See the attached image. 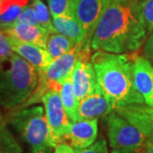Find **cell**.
Returning a JSON list of instances; mask_svg holds the SVG:
<instances>
[{
  "label": "cell",
  "mask_w": 153,
  "mask_h": 153,
  "mask_svg": "<svg viewBox=\"0 0 153 153\" xmlns=\"http://www.w3.org/2000/svg\"><path fill=\"white\" fill-rule=\"evenodd\" d=\"M146 35L136 0H111L95 28L91 49L129 54L141 47Z\"/></svg>",
  "instance_id": "cell-1"
},
{
  "label": "cell",
  "mask_w": 153,
  "mask_h": 153,
  "mask_svg": "<svg viewBox=\"0 0 153 153\" xmlns=\"http://www.w3.org/2000/svg\"><path fill=\"white\" fill-rule=\"evenodd\" d=\"M32 6L38 15L39 26L48 31L49 34L56 33L53 27V20H51V13L44 2L41 0H33Z\"/></svg>",
  "instance_id": "cell-19"
},
{
  "label": "cell",
  "mask_w": 153,
  "mask_h": 153,
  "mask_svg": "<svg viewBox=\"0 0 153 153\" xmlns=\"http://www.w3.org/2000/svg\"><path fill=\"white\" fill-rule=\"evenodd\" d=\"M55 153H75V150L68 144L62 142L55 146Z\"/></svg>",
  "instance_id": "cell-26"
},
{
  "label": "cell",
  "mask_w": 153,
  "mask_h": 153,
  "mask_svg": "<svg viewBox=\"0 0 153 153\" xmlns=\"http://www.w3.org/2000/svg\"><path fill=\"white\" fill-rule=\"evenodd\" d=\"M28 0H1L0 3V28L16 22L20 14Z\"/></svg>",
  "instance_id": "cell-15"
},
{
  "label": "cell",
  "mask_w": 153,
  "mask_h": 153,
  "mask_svg": "<svg viewBox=\"0 0 153 153\" xmlns=\"http://www.w3.org/2000/svg\"><path fill=\"white\" fill-rule=\"evenodd\" d=\"M76 45L70 38L59 33H50L47 40V50L53 60L69 52Z\"/></svg>",
  "instance_id": "cell-17"
},
{
  "label": "cell",
  "mask_w": 153,
  "mask_h": 153,
  "mask_svg": "<svg viewBox=\"0 0 153 153\" xmlns=\"http://www.w3.org/2000/svg\"><path fill=\"white\" fill-rule=\"evenodd\" d=\"M111 0H72V16L85 32V44L91 46L95 28Z\"/></svg>",
  "instance_id": "cell-7"
},
{
  "label": "cell",
  "mask_w": 153,
  "mask_h": 153,
  "mask_svg": "<svg viewBox=\"0 0 153 153\" xmlns=\"http://www.w3.org/2000/svg\"><path fill=\"white\" fill-rule=\"evenodd\" d=\"M134 80L145 104L153 107V66L146 57L134 58Z\"/></svg>",
  "instance_id": "cell-11"
},
{
  "label": "cell",
  "mask_w": 153,
  "mask_h": 153,
  "mask_svg": "<svg viewBox=\"0 0 153 153\" xmlns=\"http://www.w3.org/2000/svg\"><path fill=\"white\" fill-rule=\"evenodd\" d=\"M0 3H1V0H0Z\"/></svg>",
  "instance_id": "cell-29"
},
{
  "label": "cell",
  "mask_w": 153,
  "mask_h": 153,
  "mask_svg": "<svg viewBox=\"0 0 153 153\" xmlns=\"http://www.w3.org/2000/svg\"><path fill=\"white\" fill-rule=\"evenodd\" d=\"M0 153H22V148L4 124L0 123Z\"/></svg>",
  "instance_id": "cell-18"
},
{
  "label": "cell",
  "mask_w": 153,
  "mask_h": 153,
  "mask_svg": "<svg viewBox=\"0 0 153 153\" xmlns=\"http://www.w3.org/2000/svg\"><path fill=\"white\" fill-rule=\"evenodd\" d=\"M53 27L55 32L70 38L75 44L85 41V32L73 16H60L53 18Z\"/></svg>",
  "instance_id": "cell-14"
},
{
  "label": "cell",
  "mask_w": 153,
  "mask_h": 153,
  "mask_svg": "<svg viewBox=\"0 0 153 153\" xmlns=\"http://www.w3.org/2000/svg\"><path fill=\"white\" fill-rule=\"evenodd\" d=\"M71 1L72 0H48L52 17L73 16L71 12Z\"/></svg>",
  "instance_id": "cell-20"
},
{
  "label": "cell",
  "mask_w": 153,
  "mask_h": 153,
  "mask_svg": "<svg viewBox=\"0 0 153 153\" xmlns=\"http://www.w3.org/2000/svg\"><path fill=\"white\" fill-rule=\"evenodd\" d=\"M74 150L75 153H109L107 142L104 138L97 140L88 147Z\"/></svg>",
  "instance_id": "cell-23"
},
{
  "label": "cell",
  "mask_w": 153,
  "mask_h": 153,
  "mask_svg": "<svg viewBox=\"0 0 153 153\" xmlns=\"http://www.w3.org/2000/svg\"><path fill=\"white\" fill-rule=\"evenodd\" d=\"M98 134V119H85L71 123L67 135L73 149H83L94 143Z\"/></svg>",
  "instance_id": "cell-12"
},
{
  "label": "cell",
  "mask_w": 153,
  "mask_h": 153,
  "mask_svg": "<svg viewBox=\"0 0 153 153\" xmlns=\"http://www.w3.org/2000/svg\"><path fill=\"white\" fill-rule=\"evenodd\" d=\"M152 140H153V136H152Z\"/></svg>",
  "instance_id": "cell-28"
},
{
  "label": "cell",
  "mask_w": 153,
  "mask_h": 153,
  "mask_svg": "<svg viewBox=\"0 0 153 153\" xmlns=\"http://www.w3.org/2000/svg\"><path fill=\"white\" fill-rule=\"evenodd\" d=\"M16 22L27 24V25H32V26L39 25L38 15L32 4L25 6V8L22 10V13L18 17Z\"/></svg>",
  "instance_id": "cell-22"
},
{
  "label": "cell",
  "mask_w": 153,
  "mask_h": 153,
  "mask_svg": "<svg viewBox=\"0 0 153 153\" xmlns=\"http://www.w3.org/2000/svg\"><path fill=\"white\" fill-rule=\"evenodd\" d=\"M146 153H153V140H150Z\"/></svg>",
  "instance_id": "cell-27"
},
{
  "label": "cell",
  "mask_w": 153,
  "mask_h": 153,
  "mask_svg": "<svg viewBox=\"0 0 153 153\" xmlns=\"http://www.w3.org/2000/svg\"><path fill=\"white\" fill-rule=\"evenodd\" d=\"M140 10L147 33L152 34L153 33V0H144L140 3Z\"/></svg>",
  "instance_id": "cell-21"
},
{
  "label": "cell",
  "mask_w": 153,
  "mask_h": 153,
  "mask_svg": "<svg viewBox=\"0 0 153 153\" xmlns=\"http://www.w3.org/2000/svg\"><path fill=\"white\" fill-rule=\"evenodd\" d=\"M60 83H61V88L60 90V95L62 104L64 105V108L71 122L72 123L76 122L78 121L77 110H78L79 100H77L73 91L71 76L67 77Z\"/></svg>",
  "instance_id": "cell-16"
},
{
  "label": "cell",
  "mask_w": 153,
  "mask_h": 153,
  "mask_svg": "<svg viewBox=\"0 0 153 153\" xmlns=\"http://www.w3.org/2000/svg\"><path fill=\"white\" fill-rule=\"evenodd\" d=\"M113 111L114 109L108 99L98 86L93 93L79 100L77 110L78 121L105 117Z\"/></svg>",
  "instance_id": "cell-9"
},
{
  "label": "cell",
  "mask_w": 153,
  "mask_h": 153,
  "mask_svg": "<svg viewBox=\"0 0 153 153\" xmlns=\"http://www.w3.org/2000/svg\"><path fill=\"white\" fill-rule=\"evenodd\" d=\"M7 36L16 38L21 41L36 44L47 49V40L49 33L41 26H32L15 22L14 24L0 28Z\"/></svg>",
  "instance_id": "cell-13"
},
{
  "label": "cell",
  "mask_w": 153,
  "mask_h": 153,
  "mask_svg": "<svg viewBox=\"0 0 153 153\" xmlns=\"http://www.w3.org/2000/svg\"><path fill=\"white\" fill-rule=\"evenodd\" d=\"M8 38L13 51L33 65L38 73L44 71L53 61V58L50 56L47 49L36 44L23 42L13 37L8 36Z\"/></svg>",
  "instance_id": "cell-10"
},
{
  "label": "cell",
  "mask_w": 153,
  "mask_h": 153,
  "mask_svg": "<svg viewBox=\"0 0 153 153\" xmlns=\"http://www.w3.org/2000/svg\"><path fill=\"white\" fill-rule=\"evenodd\" d=\"M144 55L153 66V33L151 34L144 46Z\"/></svg>",
  "instance_id": "cell-25"
},
{
  "label": "cell",
  "mask_w": 153,
  "mask_h": 153,
  "mask_svg": "<svg viewBox=\"0 0 153 153\" xmlns=\"http://www.w3.org/2000/svg\"><path fill=\"white\" fill-rule=\"evenodd\" d=\"M14 53L8 36L0 29V60L7 59Z\"/></svg>",
  "instance_id": "cell-24"
},
{
  "label": "cell",
  "mask_w": 153,
  "mask_h": 153,
  "mask_svg": "<svg viewBox=\"0 0 153 153\" xmlns=\"http://www.w3.org/2000/svg\"><path fill=\"white\" fill-rule=\"evenodd\" d=\"M105 117L111 153H146L150 139L145 134L115 111Z\"/></svg>",
  "instance_id": "cell-5"
},
{
  "label": "cell",
  "mask_w": 153,
  "mask_h": 153,
  "mask_svg": "<svg viewBox=\"0 0 153 153\" xmlns=\"http://www.w3.org/2000/svg\"><path fill=\"white\" fill-rule=\"evenodd\" d=\"M9 121L30 146L32 153H48L55 148L43 106L16 109L9 117Z\"/></svg>",
  "instance_id": "cell-4"
},
{
  "label": "cell",
  "mask_w": 153,
  "mask_h": 153,
  "mask_svg": "<svg viewBox=\"0 0 153 153\" xmlns=\"http://www.w3.org/2000/svg\"><path fill=\"white\" fill-rule=\"evenodd\" d=\"M132 55L97 50L91 56L99 86L114 110L145 103L134 84Z\"/></svg>",
  "instance_id": "cell-2"
},
{
  "label": "cell",
  "mask_w": 153,
  "mask_h": 153,
  "mask_svg": "<svg viewBox=\"0 0 153 153\" xmlns=\"http://www.w3.org/2000/svg\"><path fill=\"white\" fill-rule=\"evenodd\" d=\"M91 49H88L83 52L71 73L73 91L78 100L93 93L99 86L91 58L89 60Z\"/></svg>",
  "instance_id": "cell-8"
},
{
  "label": "cell",
  "mask_w": 153,
  "mask_h": 153,
  "mask_svg": "<svg viewBox=\"0 0 153 153\" xmlns=\"http://www.w3.org/2000/svg\"><path fill=\"white\" fill-rule=\"evenodd\" d=\"M54 146L67 140L71 122L62 104L59 90L49 89L42 98Z\"/></svg>",
  "instance_id": "cell-6"
},
{
  "label": "cell",
  "mask_w": 153,
  "mask_h": 153,
  "mask_svg": "<svg viewBox=\"0 0 153 153\" xmlns=\"http://www.w3.org/2000/svg\"><path fill=\"white\" fill-rule=\"evenodd\" d=\"M38 83L36 68L16 53L0 60V108L20 107L31 97Z\"/></svg>",
  "instance_id": "cell-3"
}]
</instances>
